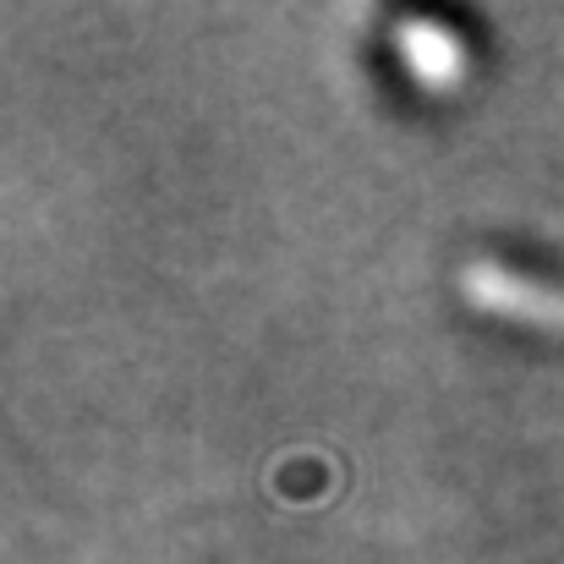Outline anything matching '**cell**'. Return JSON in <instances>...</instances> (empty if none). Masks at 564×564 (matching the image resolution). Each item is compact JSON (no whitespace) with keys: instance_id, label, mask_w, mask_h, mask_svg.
<instances>
[]
</instances>
